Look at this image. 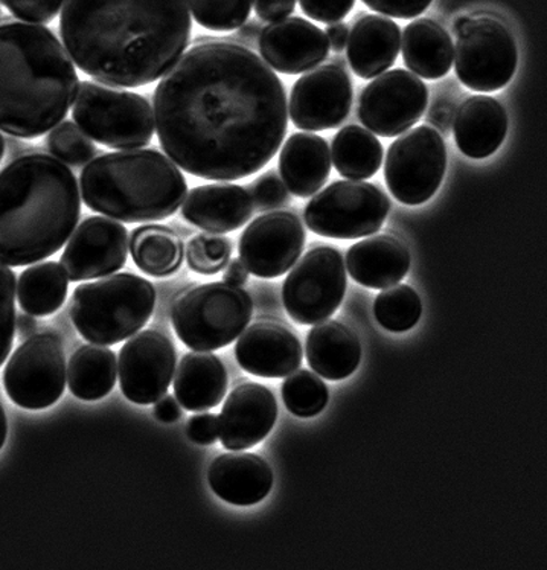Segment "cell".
I'll list each match as a JSON object with an SVG mask.
<instances>
[{
  "mask_svg": "<svg viewBox=\"0 0 547 570\" xmlns=\"http://www.w3.org/2000/svg\"><path fill=\"white\" fill-rule=\"evenodd\" d=\"M160 146L188 175L231 181L256 175L289 127L283 82L251 49L202 41L162 77L153 97Z\"/></svg>",
  "mask_w": 547,
  "mask_h": 570,
  "instance_id": "cell-1",
  "label": "cell"
},
{
  "mask_svg": "<svg viewBox=\"0 0 547 570\" xmlns=\"http://www.w3.org/2000/svg\"><path fill=\"white\" fill-rule=\"evenodd\" d=\"M188 0H66L60 35L78 69L102 85L159 80L191 40Z\"/></svg>",
  "mask_w": 547,
  "mask_h": 570,
  "instance_id": "cell-2",
  "label": "cell"
},
{
  "mask_svg": "<svg viewBox=\"0 0 547 570\" xmlns=\"http://www.w3.org/2000/svg\"><path fill=\"white\" fill-rule=\"evenodd\" d=\"M81 216L76 176L51 155L32 153L0 171V263L23 267L57 254Z\"/></svg>",
  "mask_w": 547,
  "mask_h": 570,
  "instance_id": "cell-3",
  "label": "cell"
},
{
  "mask_svg": "<svg viewBox=\"0 0 547 570\" xmlns=\"http://www.w3.org/2000/svg\"><path fill=\"white\" fill-rule=\"evenodd\" d=\"M80 78L51 30L37 23L0 24V130L35 139L64 122Z\"/></svg>",
  "mask_w": 547,
  "mask_h": 570,
  "instance_id": "cell-4",
  "label": "cell"
},
{
  "mask_svg": "<svg viewBox=\"0 0 547 570\" xmlns=\"http://www.w3.org/2000/svg\"><path fill=\"white\" fill-rule=\"evenodd\" d=\"M80 187L90 209L124 223L165 220L188 191L180 169L153 148L101 153L82 169Z\"/></svg>",
  "mask_w": 547,
  "mask_h": 570,
  "instance_id": "cell-5",
  "label": "cell"
},
{
  "mask_svg": "<svg viewBox=\"0 0 547 570\" xmlns=\"http://www.w3.org/2000/svg\"><path fill=\"white\" fill-rule=\"evenodd\" d=\"M155 305L152 283L138 275L118 274L78 285L69 313L87 342L106 346L135 336L152 320Z\"/></svg>",
  "mask_w": 547,
  "mask_h": 570,
  "instance_id": "cell-6",
  "label": "cell"
},
{
  "mask_svg": "<svg viewBox=\"0 0 547 570\" xmlns=\"http://www.w3.org/2000/svg\"><path fill=\"white\" fill-rule=\"evenodd\" d=\"M252 297L226 283L197 285L174 301L172 322L177 337L194 351L225 348L247 328Z\"/></svg>",
  "mask_w": 547,
  "mask_h": 570,
  "instance_id": "cell-7",
  "label": "cell"
},
{
  "mask_svg": "<svg viewBox=\"0 0 547 570\" xmlns=\"http://www.w3.org/2000/svg\"><path fill=\"white\" fill-rule=\"evenodd\" d=\"M72 106L77 126L102 146L133 150L148 146L155 136V114L138 94L85 81Z\"/></svg>",
  "mask_w": 547,
  "mask_h": 570,
  "instance_id": "cell-8",
  "label": "cell"
},
{
  "mask_svg": "<svg viewBox=\"0 0 547 570\" xmlns=\"http://www.w3.org/2000/svg\"><path fill=\"white\" fill-rule=\"evenodd\" d=\"M391 209L388 194L360 180L330 185L305 206L304 218L312 233L335 239H358L379 233Z\"/></svg>",
  "mask_w": 547,
  "mask_h": 570,
  "instance_id": "cell-9",
  "label": "cell"
},
{
  "mask_svg": "<svg viewBox=\"0 0 547 570\" xmlns=\"http://www.w3.org/2000/svg\"><path fill=\"white\" fill-rule=\"evenodd\" d=\"M455 47L456 76L475 92L491 94L511 81L519 63L516 39L500 20L470 19Z\"/></svg>",
  "mask_w": 547,
  "mask_h": 570,
  "instance_id": "cell-10",
  "label": "cell"
},
{
  "mask_svg": "<svg viewBox=\"0 0 547 570\" xmlns=\"http://www.w3.org/2000/svg\"><path fill=\"white\" fill-rule=\"evenodd\" d=\"M68 365L64 342L57 333L27 338L7 363L3 384L11 402L28 411H41L64 395Z\"/></svg>",
  "mask_w": 547,
  "mask_h": 570,
  "instance_id": "cell-11",
  "label": "cell"
},
{
  "mask_svg": "<svg viewBox=\"0 0 547 570\" xmlns=\"http://www.w3.org/2000/svg\"><path fill=\"white\" fill-rule=\"evenodd\" d=\"M343 256L331 246H319L296 262L285 279L283 303L301 325H316L338 312L346 293Z\"/></svg>",
  "mask_w": 547,
  "mask_h": 570,
  "instance_id": "cell-12",
  "label": "cell"
},
{
  "mask_svg": "<svg viewBox=\"0 0 547 570\" xmlns=\"http://www.w3.org/2000/svg\"><path fill=\"white\" fill-rule=\"evenodd\" d=\"M447 168V147L430 126L404 131L389 147L384 177L389 191L408 206L426 204L441 187Z\"/></svg>",
  "mask_w": 547,
  "mask_h": 570,
  "instance_id": "cell-13",
  "label": "cell"
},
{
  "mask_svg": "<svg viewBox=\"0 0 547 570\" xmlns=\"http://www.w3.org/2000/svg\"><path fill=\"white\" fill-rule=\"evenodd\" d=\"M429 106V90L416 73L389 70L369 82L360 95L359 118L381 138H395L416 126Z\"/></svg>",
  "mask_w": 547,
  "mask_h": 570,
  "instance_id": "cell-14",
  "label": "cell"
},
{
  "mask_svg": "<svg viewBox=\"0 0 547 570\" xmlns=\"http://www.w3.org/2000/svg\"><path fill=\"white\" fill-rule=\"evenodd\" d=\"M177 351L167 334L145 330L119 351L118 374L123 394L147 406L167 394L176 374Z\"/></svg>",
  "mask_w": 547,
  "mask_h": 570,
  "instance_id": "cell-15",
  "label": "cell"
},
{
  "mask_svg": "<svg viewBox=\"0 0 547 570\" xmlns=\"http://www.w3.org/2000/svg\"><path fill=\"white\" fill-rule=\"evenodd\" d=\"M305 229L296 214L271 210L252 222L240 239L248 274L273 279L287 274L304 252Z\"/></svg>",
  "mask_w": 547,
  "mask_h": 570,
  "instance_id": "cell-16",
  "label": "cell"
},
{
  "mask_svg": "<svg viewBox=\"0 0 547 570\" xmlns=\"http://www.w3.org/2000/svg\"><path fill=\"white\" fill-rule=\"evenodd\" d=\"M352 82L345 69L334 63L309 70L293 86L290 118L306 131L338 128L350 115Z\"/></svg>",
  "mask_w": 547,
  "mask_h": 570,
  "instance_id": "cell-17",
  "label": "cell"
},
{
  "mask_svg": "<svg viewBox=\"0 0 547 570\" xmlns=\"http://www.w3.org/2000/svg\"><path fill=\"white\" fill-rule=\"evenodd\" d=\"M128 250L130 239L121 223L90 217L74 230L61 256V267L74 283L105 278L126 266Z\"/></svg>",
  "mask_w": 547,
  "mask_h": 570,
  "instance_id": "cell-18",
  "label": "cell"
},
{
  "mask_svg": "<svg viewBox=\"0 0 547 570\" xmlns=\"http://www.w3.org/2000/svg\"><path fill=\"white\" fill-rule=\"evenodd\" d=\"M258 48L265 63L285 76L318 68L330 52L325 32L302 18L268 23L261 31Z\"/></svg>",
  "mask_w": 547,
  "mask_h": 570,
  "instance_id": "cell-19",
  "label": "cell"
},
{
  "mask_svg": "<svg viewBox=\"0 0 547 570\" xmlns=\"http://www.w3.org/2000/svg\"><path fill=\"white\" fill-rule=\"evenodd\" d=\"M277 419L273 392L258 383H243L227 396L219 413V440L232 452L255 448L272 432Z\"/></svg>",
  "mask_w": 547,
  "mask_h": 570,
  "instance_id": "cell-20",
  "label": "cell"
},
{
  "mask_svg": "<svg viewBox=\"0 0 547 570\" xmlns=\"http://www.w3.org/2000/svg\"><path fill=\"white\" fill-rule=\"evenodd\" d=\"M236 362L248 374L261 379H284L301 366L302 345L287 326L258 322L240 334Z\"/></svg>",
  "mask_w": 547,
  "mask_h": 570,
  "instance_id": "cell-21",
  "label": "cell"
},
{
  "mask_svg": "<svg viewBox=\"0 0 547 570\" xmlns=\"http://www.w3.org/2000/svg\"><path fill=\"white\" fill-rule=\"evenodd\" d=\"M254 210L247 189L231 184L191 189L182 204V217L211 234L234 233L251 220Z\"/></svg>",
  "mask_w": 547,
  "mask_h": 570,
  "instance_id": "cell-22",
  "label": "cell"
},
{
  "mask_svg": "<svg viewBox=\"0 0 547 570\" xmlns=\"http://www.w3.org/2000/svg\"><path fill=\"white\" fill-rule=\"evenodd\" d=\"M209 487L222 501L251 507L267 498L273 489L271 464L254 453H226L213 461Z\"/></svg>",
  "mask_w": 547,
  "mask_h": 570,
  "instance_id": "cell-23",
  "label": "cell"
},
{
  "mask_svg": "<svg viewBox=\"0 0 547 570\" xmlns=\"http://www.w3.org/2000/svg\"><path fill=\"white\" fill-rule=\"evenodd\" d=\"M455 139L471 159L495 155L508 134V115L497 99L476 95L463 101L455 115Z\"/></svg>",
  "mask_w": 547,
  "mask_h": 570,
  "instance_id": "cell-24",
  "label": "cell"
},
{
  "mask_svg": "<svg viewBox=\"0 0 547 570\" xmlns=\"http://www.w3.org/2000/svg\"><path fill=\"white\" fill-rule=\"evenodd\" d=\"M346 48L355 76L371 80L395 65L401 48L400 27L383 16H363L354 23Z\"/></svg>",
  "mask_w": 547,
  "mask_h": 570,
  "instance_id": "cell-25",
  "label": "cell"
},
{
  "mask_svg": "<svg viewBox=\"0 0 547 570\" xmlns=\"http://www.w3.org/2000/svg\"><path fill=\"white\" fill-rule=\"evenodd\" d=\"M346 267L352 279L380 291L404 279L410 268V255L400 239L392 235H375L350 247Z\"/></svg>",
  "mask_w": 547,
  "mask_h": 570,
  "instance_id": "cell-26",
  "label": "cell"
},
{
  "mask_svg": "<svg viewBox=\"0 0 547 570\" xmlns=\"http://www.w3.org/2000/svg\"><path fill=\"white\" fill-rule=\"evenodd\" d=\"M280 171L285 187L296 197L321 191L331 173L329 142L313 134H294L280 155Z\"/></svg>",
  "mask_w": 547,
  "mask_h": 570,
  "instance_id": "cell-27",
  "label": "cell"
},
{
  "mask_svg": "<svg viewBox=\"0 0 547 570\" xmlns=\"http://www.w3.org/2000/svg\"><path fill=\"white\" fill-rule=\"evenodd\" d=\"M227 371L217 355L194 351L184 355L174 375V394L182 407L191 412L217 407L225 399Z\"/></svg>",
  "mask_w": 547,
  "mask_h": 570,
  "instance_id": "cell-28",
  "label": "cell"
},
{
  "mask_svg": "<svg viewBox=\"0 0 547 570\" xmlns=\"http://www.w3.org/2000/svg\"><path fill=\"white\" fill-rule=\"evenodd\" d=\"M306 361L319 377L348 379L362 361L358 334L338 321L319 322L306 337Z\"/></svg>",
  "mask_w": 547,
  "mask_h": 570,
  "instance_id": "cell-29",
  "label": "cell"
},
{
  "mask_svg": "<svg viewBox=\"0 0 547 570\" xmlns=\"http://www.w3.org/2000/svg\"><path fill=\"white\" fill-rule=\"evenodd\" d=\"M403 60L408 69L426 80H438L450 72L455 60L453 41L441 24L417 19L404 28Z\"/></svg>",
  "mask_w": 547,
  "mask_h": 570,
  "instance_id": "cell-30",
  "label": "cell"
},
{
  "mask_svg": "<svg viewBox=\"0 0 547 570\" xmlns=\"http://www.w3.org/2000/svg\"><path fill=\"white\" fill-rule=\"evenodd\" d=\"M130 254L145 275L168 278L177 274L184 264L185 246L172 227L145 225L133 230Z\"/></svg>",
  "mask_w": 547,
  "mask_h": 570,
  "instance_id": "cell-31",
  "label": "cell"
},
{
  "mask_svg": "<svg viewBox=\"0 0 547 570\" xmlns=\"http://www.w3.org/2000/svg\"><path fill=\"white\" fill-rule=\"evenodd\" d=\"M118 375L114 351L102 345H85L70 357L68 365L69 390L77 399L97 402L110 394Z\"/></svg>",
  "mask_w": 547,
  "mask_h": 570,
  "instance_id": "cell-32",
  "label": "cell"
},
{
  "mask_svg": "<svg viewBox=\"0 0 547 570\" xmlns=\"http://www.w3.org/2000/svg\"><path fill=\"white\" fill-rule=\"evenodd\" d=\"M331 159L340 176L371 179L383 164V146L367 128L348 126L334 136Z\"/></svg>",
  "mask_w": 547,
  "mask_h": 570,
  "instance_id": "cell-33",
  "label": "cell"
},
{
  "mask_svg": "<svg viewBox=\"0 0 547 570\" xmlns=\"http://www.w3.org/2000/svg\"><path fill=\"white\" fill-rule=\"evenodd\" d=\"M69 278L61 264H36L20 275L18 299L28 315L45 317L56 313L68 296Z\"/></svg>",
  "mask_w": 547,
  "mask_h": 570,
  "instance_id": "cell-34",
  "label": "cell"
},
{
  "mask_svg": "<svg viewBox=\"0 0 547 570\" xmlns=\"http://www.w3.org/2000/svg\"><path fill=\"white\" fill-rule=\"evenodd\" d=\"M374 315L377 322L388 332H409L422 315L420 296L409 285H392L377 296Z\"/></svg>",
  "mask_w": 547,
  "mask_h": 570,
  "instance_id": "cell-35",
  "label": "cell"
},
{
  "mask_svg": "<svg viewBox=\"0 0 547 570\" xmlns=\"http://www.w3.org/2000/svg\"><path fill=\"white\" fill-rule=\"evenodd\" d=\"M285 407L297 419H313L326 407L330 392L319 375L306 370L296 371L283 384Z\"/></svg>",
  "mask_w": 547,
  "mask_h": 570,
  "instance_id": "cell-36",
  "label": "cell"
},
{
  "mask_svg": "<svg viewBox=\"0 0 547 570\" xmlns=\"http://www.w3.org/2000/svg\"><path fill=\"white\" fill-rule=\"evenodd\" d=\"M188 6L201 27L229 32L247 22L254 0H188Z\"/></svg>",
  "mask_w": 547,
  "mask_h": 570,
  "instance_id": "cell-37",
  "label": "cell"
},
{
  "mask_svg": "<svg viewBox=\"0 0 547 570\" xmlns=\"http://www.w3.org/2000/svg\"><path fill=\"white\" fill-rule=\"evenodd\" d=\"M47 146L53 158L69 167H85L98 155V148L77 126L76 122L64 121L53 127L48 135Z\"/></svg>",
  "mask_w": 547,
  "mask_h": 570,
  "instance_id": "cell-38",
  "label": "cell"
},
{
  "mask_svg": "<svg viewBox=\"0 0 547 570\" xmlns=\"http://www.w3.org/2000/svg\"><path fill=\"white\" fill-rule=\"evenodd\" d=\"M232 250L234 245L225 235L198 234L186 246V263L198 275H217L231 262Z\"/></svg>",
  "mask_w": 547,
  "mask_h": 570,
  "instance_id": "cell-39",
  "label": "cell"
},
{
  "mask_svg": "<svg viewBox=\"0 0 547 570\" xmlns=\"http://www.w3.org/2000/svg\"><path fill=\"white\" fill-rule=\"evenodd\" d=\"M16 275L0 263V366L11 353L16 333Z\"/></svg>",
  "mask_w": 547,
  "mask_h": 570,
  "instance_id": "cell-40",
  "label": "cell"
},
{
  "mask_svg": "<svg viewBox=\"0 0 547 570\" xmlns=\"http://www.w3.org/2000/svg\"><path fill=\"white\" fill-rule=\"evenodd\" d=\"M247 193L254 202V208L258 209L260 213L283 208V206L290 204V191L283 179L273 169L252 181L248 185Z\"/></svg>",
  "mask_w": 547,
  "mask_h": 570,
  "instance_id": "cell-41",
  "label": "cell"
},
{
  "mask_svg": "<svg viewBox=\"0 0 547 570\" xmlns=\"http://www.w3.org/2000/svg\"><path fill=\"white\" fill-rule=\"evenodd\" d=\"M14 18L27 23L52 22L64 8L66 0H0Z\"/></svg>",
  "mask_w": 547,
  "mask_h": 570,
  "instance_id": "cell-42",
  "label": "cell"
},
{
  "mask_svg": "<svg viewBox=\"0 0 547 570\" xmlns=\"http://www.w3.org/2000/svg\"><path fill=\"white\" fill-rule=\"evenodd\" d=\"M302 11L322 23L340 22L350 14L355 0H300Z\"/></svg>",
  "mask_w": 547,
  "mask_h": 570,
  "instance_id": "cell-43",
  "label": "cell"
},
{
  "mask_svg": "<svg viewBox=\"0 0 547 570\" xmlns=\"http://www.w3.org/2000/svg\"><path fill=\"white\" fill-rule=\"evenodd\" d=\"M364 6L393 19H416L433 0H362Z\"/></svg>",
  "mask_w": 547,
  "mask_h": 570,
  "instance_id": "cell-44",
  "label": "cell"
},
{
  "mask_svg": "<svg viewBox=\"0 0 547 570\" xmlns=\"http://www.w3.org/2000/svg\"><path fill=\"white\" fill-rule=\"evenodd\" d=\"M186 435L198 445H213L219 440V424L214 413H198L188 421Z\"/></svg>",
  "mask_w": 547,
  "mask_h": 570,
  "instance_id": "cell-45",
  "label": "cell"
},
{
  "mask_svg": "<svg viewBox=\"0 0 547 570\" xmlns=\"http://www.w3.org/2000/svg\"><path fill=\"white\" fill-rule=\"evenodd\" d=\"M297 0H254L256 16L264 22L273 23L293 14Z\"/></svg>",
  "mask_w": 547,
  "mask_h": 570,
  "instance_id": "cell-46",
  "label": "cell"
},
{
  "mask_svg": "<svg viewBox=\"0 0 547 570\" xmlns=\"http://www.w3.org/2000/svg\"><path fill=\"white\" fill-rule=\"evenodd\" d=\"M455 115L453 102L446 98L437 99L434 105L430 107L427 121L430 122V126H432L434 130L441 131L442 135H449L451 127H453Z\"/></svg>",
  "mask_w": 547,
  "mask_h": 570,
  "instance_id": "cell-47",
  "label": "cell"
},
{
  "mask_svg": "<svg viewBox=\"0 0 547 570\" xmlns=\"http://www.w3.org/2000/svg\"><path fill=\"white\" fill-rule=\"evenodd\" d=\"M155 416L160 423L173 424L180 420L182 409L179 402L173 399V395H164L159 402H156Z\"/></svg>",
  "mask_w": 547,
  "mask_h": 570,
  "instance_id": "cell-48",
  "label": "cell"
},
{
  "mask_svg": "<svg viewBox=\"0 0 547 570\" xmlns=\"http://www.w3.org/2000/svg\"><path fill=\"white\" fill-rule=\"evenodd\" d=\"M326 39H329L330 48L334 52H342L346 48L348 39H350V30L345 23L335 22L330 23L325 31Z\"/></svg>",
  "mask_w": 547,
  "mask_h": 570,
  "instance_id": "cell-49",
  "label": "cell"
},
{
  "mask_svg": "<svg viewBox=\"0 0 547 570\" xmlns=\"http://www.w3.org/2000/svg\"><path fill=\"white\" fill-rule=\"evenodd\" d=\"M248 281V271L242 263V259H232L225 267L223 274V283L234 285V287H243Z\"/></svg>",
  "mask_w": 547,
  "mask_h": 570,
  "instance_id": "cell-50",
  "label": "cell"
},
{
  "mask_svg": "<svg viewBox=\"0 0 547 570\" xmlns=\"http://www.w3.org/2000/svg\"><path fill=\"white\" fill-rule=\"evenodd\" d=\"M37 321L32 315H28V313H23V315H19L18 320H16V332H18V336L20 341H27V338L35 336L37 333Z\"/></svg>",
  "mask_w": 547,
  "mask_h": 570,
  "instance_id": "cell-51",
  "label": "cell"
},
{
  "mask_svg": "<svg viewBox=\"0 0 547 570\" xmlns=\"http://www.w3.org/2000/svg\"><path fill=\"white\" fill-rule=\"evenodd\" d=\"M261 31H263V27H261L258 20H248V22L240 27L236 37L244 41V43H255L260 39Z\"/></svg>",
  "mask_w": 547,
  "mask_h": 570,
  "instance_id": "cell-52",
  "label": "cell"
},
{
  "mask_svg": "<svg viewBox=\"0 0 547 570\" xmlns=\"http://www.w3.org/2000/svg\"><path fill=\"white\" fill-rule=\"evenodd\" d=\"M7 433H8V423H7L6 409H3L2 403H0V450H2L3 444H6Z\"/></svg>",
  "mask_w": 547,
  "mask_h": 570,
  "instance_id": "cell-53",
  "label": "cell"
},
{
  "mask_svg": "<svg viewBox=\"0 0 547 570\" xmlns=\"http://www.w3.org/2000/svg\"><path fill=\"white\" fill-rule=\"evenodd\" d=\"M470 19L471 18H467V16H461V18L456 19L453 23L455 35H458L459 31L463 30V27H466V24L470 22Z\"/></svg>",
  "mask_w": 547,
  "mask_h": 570,
  "instance_id": "cell-54",
  "label": "cell"
},
{
  "mask_svg": "<svg viewBox=\"0 0 547 570\" xmlns=\"http://www.w3.org/2000/svg\"><path fill=\"white\" fill-rule=\"evenodd\" d=\"M7 142L3 139L2 134H0V164H2L3 156H6Z\"/></svg>",
  "mask_w": 547,
  "mask_h": 570,
  "instance_id": "cell-55",
  "label": "cell"
},
{
  "mask_svg": "<svg viewBox=\"0 0 547 570\" xmlns=\"http://www.w3.org/2000/svg\"><path fill=\"white\" fill-rule=\"evenodd\" d=\"M334 65L339 66V68L346 69V61L343 59H340V57H335Z\"/></svg>",
  "mask_w": 547,
  "mask_h": 570,
  "instance_id": "cell-56",
  "label": "cell"
}]
</instances>
